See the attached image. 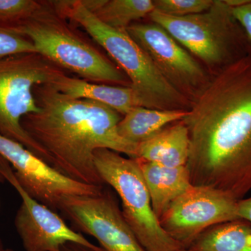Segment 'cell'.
<instances>
[{"label":"cell","mask_w":251,"mask_h":251,"mask_svg":"<svg viewBox=\"0 0 251 251\" xmlns=\"http://www.w3.org/2000/svg\"><path fill=\"white\" fill-rule=\"evenodd\" d=\"M182 121L191 184L244 199L251 190V57L217 72Z\"/></svg>","instance_id":"obj_1"},{"label":"cell","mask_w":251,"mask_h":251,"mask_svg":"<svg viewBox=\"0 0 251 251\" xmlns=\"http://www.w3.org/2000/svg\"><path fill=\"white\" fill-rule=\"evenodd\" d=\"M34 96L39 110L23 117L21 125L59 173L105 186L94 163L96 150L108 149L138 158V145L119 134L122 116L110 107L69 97L49 84L36 85Z\"/></svg>","instance_id":"obj_2"},{"label":"cell","mask_w":251,"mask_h":251,"mask_svg":"<svg viewBox=\"0 0 251 251\" xmlns=\"http://www.w3.org/2000/svg\"><path fill=\"white\" fill-rule=\"evenodd\" d=\"M63 17L82 28L108 52L130 82L137 106L161 110H188L189 99L166 80L149 54L125 29L104 24L81 0L52 1Z\"/></svg>","instance_id":"obj_3"},{"label":"cell","mask_w":251,"mask_h":251,"mask_svg":"<svg viewBox=\"0 0 251 251\" xmlns=\"http://www.w3.org/2000/svg\"><path fill=\"white\" fill-rule=\"evenodd\" d=\"M27 36L36 52L79 78L97 84L130 87L128 77L77 26L63 17L52 1L11 29Z\"/></svg>","instance_id":"obj_4"},{"label":"cell","mask_w":251,"mask_h":251,"mask_svg":"<svg viewBox=\"0 0 251 251\" xmlns=\"http://www.w3.org/2000/svg\"><path fill=\"white\" fill-rule=\"evenodd\" d=\"M149 17L218 72L248 55L245 33L224 0H214L209 9L200 14L176 17L154 9Z\"/></svg>","instance_id":"obj_5"},{"label":"cell","mask_w":251,"mask_h":251,"mask_svg":"<svg viewBox=\"0 0 251 251\" xmlns=\"http://www.w3.org/2000/svg\"><path fill=\"white\" fill-rule=\"evenodd\" d=\"M64 73L67 72L38 52L0 60V135L21 144L47 163L45 153L23 128L21 121L39 110L34 87L50 85Z\"/></svg>","instance_id":"obj_6"},{"label":"cell","mask_w":251,"mask_h":251,"mask_svg":"<svg viewBox=\"0 0 251 251\" xmlns=\"http://www.w3.org/2000/svg\"><path fill=\"white\" fill-rule=\"evenodd\" d=\"M94 163L104 184L111 187L121 200L122 214L145 250L183 249L162 228L153 212L138 158L99 149L94 152Z\"/></svg>","instance_id":"obj_7"},{"label":"cell","mask_w":251,"mask_h":251,"mask_svg":"<svg viewBox=\"0 0 251 251\" xmlns=\"http://www.w3.org/2000/svg\"><path fill=\"white\" fill-rule=\"evenodd\" d=\"M237 201L208 186H192L172 203L159 219L162 228L183 249L206 229L239 220Z\"/></svg>","instance_id":"obj_8"},{"label":"cell","mask_w":251,"mask_h":251,"mask_svg":"<svg viewBox=\"0 0 251 251\" xmlns=\"http://www.w3.org/2000/svg\"><path fill=\"white\" fill-rule=\"evenodd\" d=\"M59 211L75 231L95 238L104 251H147L126 221L115 195L105 186L95 196L66 198Z\"/></svg>","instance_id":"obj_9"},{"label":"cell","mask_w":251,"mask_h":251,"mask_svg":"<svg viewBox=\"0 0 251 251\" xmlns=\"http://www.w3.org/2000/svg\"><path fill=\"white\" fill-rule=\"evenodd\" d=\"M0 171L22 199L14 225L25 251H61L68 243H75L95 251H104L68 226L57 212L29 196L18 182L9 162L1 156Z\"/></svg>","instance_id":"obj_10"},{"label":"cell","mask_w":251,"mask_h":251,"mask_svg":"<svg viewBox=\"0 0 251 251\" xmlns=\"http://www.w3.org/2000/svg\"><path fill=\"white\" fill-rule=\"evenodd\" d=\"M0 156L14 168L23 189L38 202L58 212L63 200L95 196L105 186L84 184L67 177L22 145L0 135Z\"/></svg>","instance_id":"obj_11"},{"label":"cell","mask_w":251,"mask_h":251,"mask_svg":"<svg viewBox=\"0 0 251 251\" xmlns=\"http://www.w3.org/2000/svg\"><path fill=\"white\" fill-rule=\"evenodd\" d=\"M166 80L185 97L202 92L209 81L204 69L174 38L156 23H134L127 28Z\"/></svg>","instance_id":"obj_12"},{"label":"cell","mask_w":251,"mask_h":251,"mask_svg":"<svg viewBox=\"0 0 251 251\" xmlns=\"http://www.w3.org/2000/svg\"><path fill=\"white\" fill-rule=\"evenodd\" d=\"M153 212L159 220L175 200L192 186L186 166L166 167L140 159Z\"/></svg>","instance_id":"obj_13"},{"label":"cell","mask_w":251,"mask_h":251,"mask_svg":"<svg viewBox=\"0 0 251 251\" xmlns=\"http://www.w3.org/2000/svg\"><path fill=\"white\" fill-rule=\"evenodd\" d=\"M190 151L189 135L184 122H175L138 145V158L161 166H186Z\"/></svg>","instance_id":"obj_14"},{"label":"cell","mask_w":251,"mask_h":251,"mask_svg":"<svg viewBox=\"0 0 251 251\" xmlns=\"http://www.w3.org/2000/svg\"><path fill=\"white\" fill-rule=\"evenodd\" d=\"M50 85L69 97L105 104L119 112L122 117L130 109L137 106L130 87L93 83L79 77L71 76L67 73L61 74Z\"/></svg>","instance_id":"obj_15"},{"label":"cell","mask_w":251,"mask_h":251,"mask_svg":"<svg viewBox=\"0 0 251 251\" xmlns=\"http://www.w3.org/2000/svg\"><path fill=\"white\" fill-rule=\"evenodd\" d=\"M188 110H161L135 106L122 117L117 130L124 139L138 145L151 139L166 127L181 121Z\"/></svg>","instance_id":"obj_16"},{"label":"cell","mask_w":251,"mask_h":251,"mask_svg":"<svg viewBox=\"0 0 251 251\" xmlns=\"http://www.w3.org/2000/svg\"><path fill=\"white\" fill-rule=\"evenodd\" d=\"M191 251H251V224L239 219L206 229L189 247Z\"/></svg>","instance_id":"obj_17"},{"label":"cell","mask_w":251,"mask_h":251,"mask_svg":"<svg viewBox=\"0 0 251 251\" xmlns=\"http://www.w3.org/2000/svg\"><path fill=\"white\" fill-rule=\"evenodd\" d=\"M99 21L112 28L125 29L155 9L151 0H81Z\"/></svg>","instance_id":"obj_18"},{"label":"cell","mask_w":251,"mask_h":251,"mask_svg":"<svg viewBox=\"0 0 251 251\" xmlns=\"http://www.w3.org/2000/svg\"><path fill=\"white\" fill-rule=\"evenodd\" d=\"M36 0H0V27L14 29L42 6Z\"/></svg>","instance_id":"obj_19"},{"label":"cell","mask_w":251,"mask_h":251,"mask_svg":"<svg viewBox=\"0 0 251 251\" xmlns=\"http://www.w3.org/2000/svg\"><path fill=\"white\" fill-rule=\"evenodd\" d=\"M155 10L176 17L200 14L207 11L214 0H154Z\"/></svg>","instance_id":"obj_20"},{"label":"cell","mask_w":251,"mask_h":251,"mask_svg":"<svg viewBox=\"0 0 251 251\" xmlns=\"http://www.w3.org/2000/svg\"><path fill=\"white\" fill-rule=\"evenodd\" d=\"M37 52L27 36L17 31L0 27V60L16 54Z\"/></svg>","instance_id":"obj_21"},{"label":"cell","mask_w":251,"mask_h":251,"mask_svg":"<svg viewBox=\"0 0 251 251\" xmlns=\"http://www.w3.org/2000/svg\"><path fill=\"white\" fill-rule=\"evenodd\" d=\"M231 9L234 18L245 33L248 42V55L251 57V2L240 7Z\"/></svg>","instance_id":"obj_22"},{"label":"cell","mask_w":251,"mask_h":251,"mask_svg":"<svg viewBox=\"0 0 251 251\" xmlns=\"http://www.w3.org/2000/svg\"><path fill=\"white\" fill-rule=\"evenodd\" d=\"M237 214L239 219L251 224V197L237 201Z\"/></svg>","instance_id":"obj_23"},{"label":"cell","mask_w":251,"mask_h":251,"mask_svg":"<svg viewBox=\"0 0 251 251\" xmlns=\"http://www.w3.org/2000/svg\"><path fill=\"white\" fill-rule=\"evenodd\" d=\"M61 251H95L89 248L80 245V244H75V243H68L65 245L63 246Z\"/></svg>","instance_id":"obj_24"},{"label":"cell","mask_w":251,"mask_h":251,"mask_svg":"<svg viewBox=\"0 0 251 251\" xmlns=\"http://www.w3.org/2000/svg\"><path fill=\"white\" fill-rule=\"evenodd\" d=\"M230 8H237L251 2V0H224Z\"/></svg>","instance_id":"obj_25"},{"label":"cell","mask_w":251,"mask_h":251,"mask_svg":"<svg viewBox=\"0 0 251 251\" xmlns=\"http://www.w3.org/2000/svg\"><path fill=\"white\" fill-rule=\"evenodd\" d=\"M0 251H15L12 249H8V248L5 247L4 244H3L2 240L0 238Z\"/></svg>","instance_id":"obj_26"},{"label":"cell","mask_w":251,"mask_h":251,"mask_svg":"<svg viewBox=\"0 0 251 251\" xmlns=\"http://www.w3.org/2000/svg\"><path fill=\"white\" fill-rule=\"evenodd\" d=\"M5 181L6 180H5L4 176L1 174V171H0V183H4Z\"/></svg>","instance_id":"obj_27"},{"label":"cell","mask_w":251,"mask_h":251,"mask_svg":"<svg viewBox=\"0 0 251 251\" xmlns=\"http://www.w3.org/2000/svg\"><path fill=\"white\" fill-rule=\"evenodd\" d=\"M176 251H190L189 249H179V250H177Z\"/></svg>","instance_id":"obj_28"}]
</instances>
